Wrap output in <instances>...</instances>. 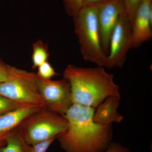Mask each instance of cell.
<instances>
[{"label": "cell", "mask_w": 152, "mask_h": 152, "mask_svg": "<svg viewBox=\"0 0 152 152\" xmlns=\"http://www.w3.org/2000/svg\"><path fill=\"white\" fill-rule=\"evenodd\" d=\"M63 77L70 86L73 103L80 105L95 108L108 97L120 95L113 75L102 67H82L69 64Z\"/></svg>", "instance_id": "cell-2"}, {"label": "cell", "mask_w": 152, "mask_h": 152, "mask_svg": "<svg viewBox=\"0 0 152 152\" xmlns=\"http://www.w3.org/2000/svg\"><path fill=\"white\" fill-rule=\"evenodd\" d=\"M104 152H131L130 150L119 143L112 142Z\"/></svg>", "instance_id": "cell-20"}, {"label": "cell", "mask_w": 152, "mask_h": 152, "mask_svg": "<svg viewBox=\"0 0 152 152\" xmlns=\"http://www.w3.org/2000/svg\"><path fill=\"white\" fill-rule=\"evenodd\" d=\"M67 127V121L64 115L43 107L25 118L17 130L31 146L47 139L57 138Z\"/></svg>", "instance_id": "cell-4"}, {"label": "cell", "mask_w": 152, "mask_h": 152, "mask_svg": "<svg viewBox=\"0 0 152 152\" xmlns=\"http://www.w3.org/2000/svg\"><path fill=\"white\" fill-rule=\"evenodd\" d=\"M98 22L102 46L108 55L112 32L121 15L125 11L124 0H107L97 5Z\"/></svg>", "instance_id": "cell-8"}, {"label": "cell", "mask_w": 152, "mask_h": 152, "mask_svg": "<svg viewBox=\"0 0 152 152\" xmlns=\"http://www.w3.org/2000/svg\"><path fill=\"white\" fill-rule=\"evenodd\" d=\"M37 85L47 109L64 115L72 104L70 86L65 79L54 80L39 77Z\"/></svg>", "instance_id": "cell-6"}, {"label": "cell", "mask_w": 152, "mask_h": 152, "mask_svg": "<svg viewBox=\"0 0 152 152\" xmlns=\"http://www.w3.org/2000/svg\"><path fill=\"white\" fill-rule=\"evenodd\" d=\"M37 79L36 74L15 67L10 79L0 83V95L22 106L45 107Z\"/></svg>", "instance_id": "cell-5"}, {"label": "cell", "mask_w": 152, "mask_h": 152, "mask_svg": "<svg viewBox=\"0 0 152 152\" xmlns=\"http://www.w3.org/2000/svg\"><path fill=\"white\" fill-rule=\"evenodd\" d=\"M132 28L124 11L112 32L107 55L109 68L122 66L129 50L132 49Z\"/></svg>", "instance_id": "cell-7"}, {"label": "cell", "mask_w": 152, "mask_h": 152, "mask_svg": "<svg viewBox=\"0 0 152 152\" xmlns=\"http://www.w3.org/2000/svg\"><path fill=\"white\" fill-rule=\"evenodd\" d=\"M15 67L7 64L0 59V83L8 80L13 72Z\"/></svg>", "instance_id": "cell-18"}, {"label": "cell", "mask_w": 152, "mask_h": 152, "mask_svg": "<svg viewBox=\"0 0 152 152\" xmlns=\"http://www.w3.org/2000/svg\"><path fill=\"white\" fill-rule=\"evenodd\" d=\"M97 5H86L73 18L80 50L86 61L109 68L107 55L104 52L98 22Z\"/></svg>", "instance_id": "cell-3"}, {"label": "cell", "mask_w": 152, "mask_h": 152, "mask_svg": "<svg viewBox=\"0 0 152 152\" xmlns=\"http://www.w3.org/2000/svg\"><path fill=\"white\" fill-rule=\"evenodd\" d=\"M6 142L0 148V152H33L31 146L26 142L18 130L6 137Z\"/></svg>", "instance_id": "cell-12"}, {"label": "cell", "mask_w": 152, "mask_h": 152, "mask_svg": "<svg viewBox=\"0 0 152 152\" xmlns=\"http://www.w3.org/2000/svg\"><path fill=\"white\" fill-rule=\"evenodd\" d=\"M23 107L0 95V116Z\"/></svg>", "instance_id": "cell-15"}, {"label": "cell", "mask_w": 152, "mask_h": 152, "mask_svg": "<svg viewBox=\"0 0 152 152\" xmlns=\"http://www.w3.org/2000/svg\"><path fill=\"white\" fill-rule=\"evenodd\" d=\"M53 137L39 142L31 145L33 152H46L52 143L56 139Z\"/></svg>", "instance_id": "cell-19"}, {"label": "cell", "mask_w": 152, "mask_h": 152, "mask_svg": "<svg viewBox=\"0 0 152 152\" xmlns=\"http://www.w3.org/2000/svg\"><path fill=\"white\" fill-rule=\"evenodd\" d=\"M49 56L48 47L46 44L41 40L34 43L31 56L32 69H36L41 64L48 61Z\"/></svg>", "instance_id": "cell-13"}, {"label": "cell", "mask_w": 152, "mask_h": 152, "mask_svg": "<svg viewBox=\"0 0 152 152\" xmlns=\"http://www.w3.org/2000/svg\"><path fill=\"white\" fill-rule=\"evenodd\" d=\"M124 1L126 14L132 25L135 13L142 0H124Z\"/></svg>", "instance_id": "cell-17"}, {"label": "cell", "mask_w": 152, "mask_h": 152, "mask_svg": "<svg viewBox=\"0 0 152 152\" xmlns=\"http://www.w3.org/2000/svg\"><path fill=\"white\" fill-rule=\"evenodd\" d=\"M95 108L73 103L64 115L68 123L65 132L57 137L66 152H104L112 142V125L94 121Z\"/></svg>", "instance_id": "cell-1"}, {"label": "cell", "mask_w": 152, "mask_h": 152, "mask_svg": "<svg viewBox=\"0 0 152 152\" xmlns=\"http://www.w3.org/2000/svg\"><path fill=\"white\" fill-rule=\"evenodd\" d=\"M152 0H142L132 22V48H137L152 37Z\"/></svg>", "instance_id": "cell-9"}, {"label": "cell", "mask_w": 152, "mask_h": 152, "mask_svg": "<svg viewBox=\"0 0 152 152\" xmlns=\"http://www.w3.org/2000/svg\"><path fill=\"white\" fill-rule=\"evenodd\" d=\"M121 94L110 96L96 107L94 113V121L103 125L120 123L124 117L118 112L121 102Z\"/></svg>", "instance_id": "cell-10"}, {"label": "cell", "mask_w": 152, "mask_h": 152, "mask_svg": "<svg viewBox=\"0 0 152 152\" xmlns=\"http://www.w3.org/2000/svg\"><path fill=\"white\" fill-rule=\"evenodd\" d=\"M63 2L67 14L72 18L83 5V0H63Z\"/></svg>", "instance_id": "cell-16"}, {"label": "cell", "mask_w": 152, "mask_h": 152, "mask_svg": "<svg viewBox=\"0 0 152 152\" xmlns=\"http://www.w3.org/2000/svg\"><path fill=\"white\" fill-rule=\"evenodd\" d=\"M6 138L0 140V148L4 145L6 143Z\"/></svg>", "instance_id": "cell-22"}, {"label": "cell", "mask_w": 152, "mask_h": 152, "mask_svg": "<svg viewBox=\"0 0 152 152\" xmlns=\"http://www.w3.org/2000/svg\"><path fill=\"white\" fill-rule=\"evenodd\" d=\"M36 74L39 77L47 80H50L53 77L58 75L54 69L48 61L45 62L37 68Z\"/></svg>", "instance_id": "cell-14"}, {"label": "cell", "mask_w": 152, "mask_h": 152, "mask_svg": "<svg viewBox=\"0 0 152 152\" xmlns=\"http://www.w3.org/2000/svg\"><path fill=\"white\" fill-rule=\"evenodd\" d=\"M43 107L25 106L0 116V140L16 130L25 118Z\"/></svg>", "instance_id": "cell-11"}, {"label": "cell", "mask_w": 152, "mask_h": 152, "mask_svg": "<svg viewBox=\"0 0 152 152\" xmlns=\"http://www.w3.org/2000/svg\"><path fill=\"white\" fill-rule=\"evenodd\" d=\"M107 0H83V5H98Z\"/></svg>", "instance_id": "cell-21"}]
</instances>
